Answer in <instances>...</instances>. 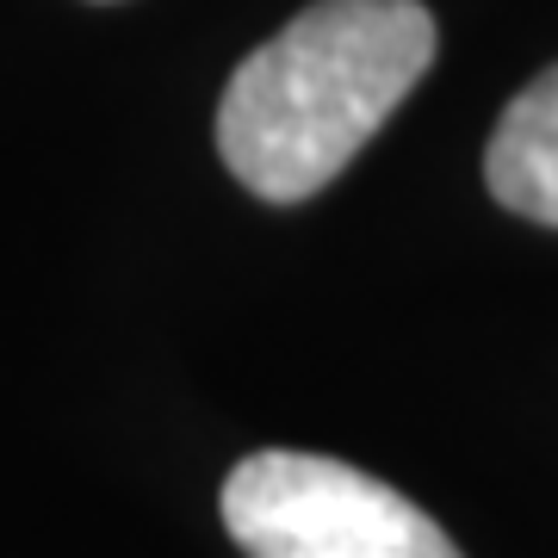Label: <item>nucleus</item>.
Listing matches in <instances>:
<instances>
[{
  "instance_id": "1",
  "label": "nucleus",
  "mask_w": 558,
  "mask_h": 558,
  "mask_svg": "<svg viewBox=\"0 0 558 558\" xmlns=\"http://www.w3.org/2000/svg\"><path fill=\"white\" fill-rule=\"evenodd\" d=\"M435 62L422 0H317L279 25L223 87L218 149L274 205L311 199L373 143Z\"/></svg>"
},
{
  "instance_id": "2",
  "label": "nucleus",
  "mask_w": 558,
  "mask_h": 558,
  "mask_svg": "<svg viewBox=\"0 0 558 558\" xmlns=\"http://www.w3.org/2000/svg\"><path fill=\"white\" fill-rule=\"evenodd\" d=\"M223 527L248 558H465L416 502L323 453H255L223 478Z\"/></svg>"
},
{
  "instance_id": "3",
  "label": "nucleus",
  "mask_w": 558,
  "mask_h": 558,
  "mask_svg": "<svg viewBox=\"0 0 558 558\" xmlns=\"http://www.w3.org/2000/svg\"><path fill=\"white\" fill-rule=\"evenodd\" d=\"M484 180L509 211L558 230V62L521 87L490 131Z\"/></svg>"
}]
</instances>
